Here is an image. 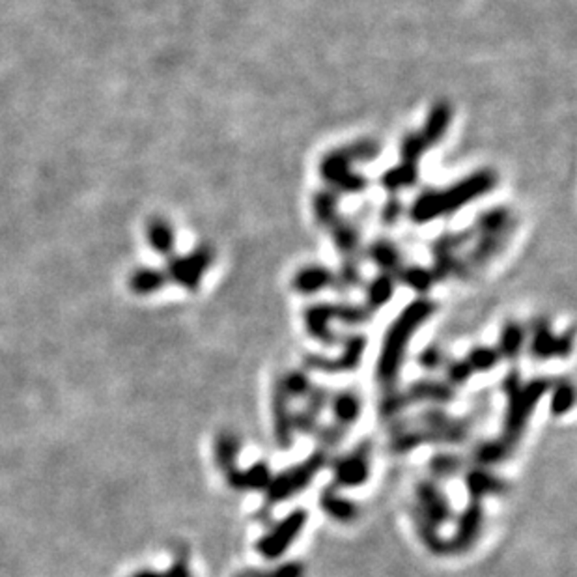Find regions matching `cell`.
Listing matches in <instances>:
<instances>
[{"mask_svg": "<svg viewBox=\"0 0 577 577\" xmlns=\"http://www.w3.org/2000/svg\"><path fill=\"white\" fill-rule=\"evenodd\" d=\"M427 316V309L424 307H419V309H412V311H407L402 318L400 324L393 329V333L389 335L387 338V346L381 353V361H380V378L383 381H390V380H395L396 376V370H398V365L402 361V353H404V348H405V341H407V336H410L412 333V327L415 329V326L419 324V321Z\"/></svg>", "mask_w": 577, "mask_h": 577, "instance_id": "obj_1", "label": "cell"}, {"mask_svg": "<svg viewBox=\"0 0 577 577\" xmlns=\"http://www.w3.org/2000/svg\"><path fill=\"white\" fill-rule=\"evenodd\" d=\"M321 462H324V456L316 454V456L311 458V460L304 462L303 465L286 471V473L281 474L277 481L269 482L271 499L281 501V499L290 497L292 494H297L301 488H304L312 481V477L316 474V471L319 469Z\"/></svg>", "mask_w": 577, "mask_h": 577, "instance_id": "obj_2", "label": "cell"}, {"mask_svg": "<svg viewBox=\"0 0 577 577\" xmlns=\"http://www.w3.org/2000/svg\"><path fill=\"white\" fill-rule=\"evenodd\" d=\"M304 518L307 516H304V512H301V511L294 512L292 516H288L273 533L260 540V544H258L260 553L269 558L279 557L281 553H284V550L292 544V540L301 531Z\"/></svg>", "mask_w": 577, "mask_h": 577, "instance_id": "obj_3", "label": "cell"}, {"mask_svg": "<svg viewBox=\"0 0 577 577\" xmlns=\"http://www.w3.org/2000/svg\"><path fill=\"white\" fill-rule=\"evenodd\" d=\"M368 458H366V449L363 445L361 450L351 452L350 456L342 458L341 462L336 464L335 473H336V481L344 484V486H358L366 481L368 477Z\"/></svg>", "mask_w": 577, "mask_h": 577, "instance_id": "obj_4", "label": "cell"}, {"mask_svg": "<svg viewBox=\"0 0 577 577\" xmlns=\"http://www.w3.org/2000/svg\"><path fill=\"white\" fill-rule=\"evenodd\" d=\"M419 499L420 506L424 508V518L430 523H441V519H447L450 514L449 503L445 496L434 486V484H422L419 488Z\"/></svg>", "mask_w": 577, "mask_h": 577, "instance_id": "obj_5", "label": "cell"}, {"mask_svg": "<svg viewBox=\"0 0 577 577\" xmlns=\"http://www.w3.org/2000/svg\"><path fill=\"white\" fill-rule=\"evenodd\" d=\"M333 410L336 415V420L342 424H351L358 420L361 412V400L353 393H342L338 395L333 402Z\"/></svg>", "mask_w": 577, "mask_h": 577, "instance_id": "obj_6", "label": "cell"}, {"mask_svg": "<svg viewBox=\"0 0 577 577\" xmlns=\"http://www.w3.org/2000/svg\"><path fill=\"white\" fill-rule=\"evenodd\" d=\"M481 521H482L481 508H479V504H474L462 518L460 535H458V548H467L471 544L473 538L477 536V533L481 529Z\"/></svg>", "mask_w": 577, "mask_h": 577, "instance_id": "obj_7", "label": "cell"}, {"mask_svg": "<svg viewBox=\"0 0 577 577\" xmlns=\"http://www.w3.org/2000/svg\"><path fill=\"white\" fill-rule=\"evenodd\" d=\"M321 508H326V511L338 519H351L355 518V506L350 501H344L342 497H338L336 494H333V489H329L326 496H321Z\"/></svg>", "mask_w": 577, "mask_h": 577, "instance_id": "obj_8", "label": "cell"}, {"mask_svg": "<svg viewBox=\"0 0 577 577\" xmlns=\"http://www.w3.org/2000/svg\"><path fill=\"white\" fill-rule=\"evenodd\" d=\"M237 441L232 435H220L217 441V464H220L228 474H232L234 469V460L237 454Z\"/></svg>", "mask_w": 577, "mask_h": 577, "instance_id": "obj_9", "label": "cell"}, {"mask_svg": "<svg viewBox=\"0 0 577 577\" xmlns=\"http://www.w3.org/2000/svg\"><path fill=\"white\" fill-rule=\"evenodd\" d=\"M467 486L471 489V494H474V496L486 494V491L501 488V484L494 477H489V474H484V473H474V474L471 473L467 479Z\"/></svg>", "mask_w": 577, "mask_h": 577, "instance_id": "obj_10", "label": "cell"}, {"mask_svg": "<svg viewBox=\"0 0 577 577\" xmlns=\"http://www.w3.org/2000/svg\"><path fill=\"white\" fill-rule=\"evenodd\" d=\"M303 570L299 565H286L277 572H257V570H249L240 577H301Z\"/></svg>", "mask_w": 577, "mask_h": 577, "instance_id": "obj_11", "label": "cell"}, {"mask_svg": "<svg viewBox=\"0 0 577 577\" xmlns=\"http://www.w3.org/2000/svg\"><path fill=\"white\" fill-rule=\"evenodd\" d=\"M573 402V390L570 387H561L553 396V412L555 413H565L572 407Z\"/></svg>", "mask_w": 577, "mask_h": 577, "instance_id": "obj_12", "label": "cell"}, {"mask_svg": "<svg viewBox=\"0 0 577 577\" xmlns=\"http://www.w3.org/2000/svg\"><path fill=\"white\" fill-rule=\"evenodd\" d=\"M497 361V355L494 351H479V353H474V358L471 359V365L473 368H481V370H486V368H491L496 365Z\"/></svg>", "mask_w": 577, "mask_h": 577, "instance_id": "obj_13", "label": "cell"}, {"mask_svg": "<svg viewBox=\"0 0 577 577\" xmlns=\"http://www.w3.org/2000/svg\"><path fill=\"white\" fill-rule=\"evenodd\" d=\"M434 471L439 473V474H445V473H450L454 471L456 467H460V464H458L456 458H449V456H443V458H435L434 464H432Z\"/></svg>", "mask_w": 577, "mask_h": 577, "instance_id": "obj_14", "label": "cell"}]
</instances>
